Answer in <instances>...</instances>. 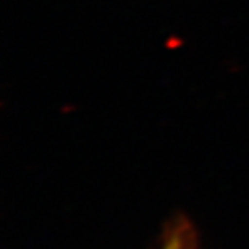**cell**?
I'll list each match as a JSON object with an SVG mask.
<instances>
[{
  "mask_svg": "<svg viewBox=\"0 0 249 249\" xmlns=\"http://www.w3.org/2000/svg\"><path fill=\"white\" fill-rule=\"evenodd\" d=\"M167 249H185V246H183V243L175 241V243H172L170 246H167Z\"/></svg>",
  "mask_w": 249,
  "mask_h": 249,
  "instance_id": "6da1fadb",
  "label": "cell"
}]
</instances>
